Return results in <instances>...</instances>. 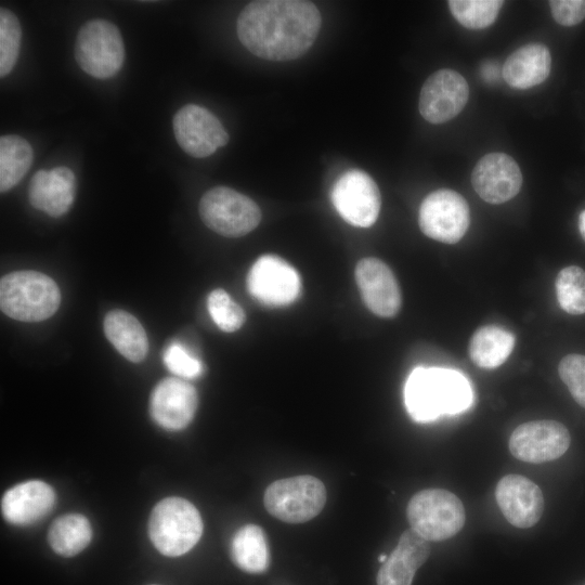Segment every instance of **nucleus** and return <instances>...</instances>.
Masks as SVG:
<instances>
[{
    "label": "nucleus",
    "instance_id": "24",
    "mask_svg": "<svg viewBox=\"0 0 585 585\" xmlns=\"http://www.w3.org/2000/svg\"><path fill=\"white\" fill-rule=\"evenodd\" d=\"M515 341V335L504 327L482 326L474 332L469 341V356L481 368H495L508 359Z\"/></svg>",
    "mask_w": 585,
    "mask_h": 585
},
{
    "label": "nucleus",
    "instance_id": "5",
    "mask_svg": "<svg viewBox=\"0 0 585 585\" xmlns=\"http://www.w3.org/2000/svg\"><path fill=\"white\" fill-rule=\"evenodd\" d=\"M406 516L411 529L428 542L453 537L466 521L461 500L443 489H427L413 495Z\"/></svg>",
    "mask_w": 585,
    "mask_h": 585
},
{
    "label": "nucleus",
    "instance_id": "17",
    "mask_svg": "<svg viewBox=\"0 0 585 585\" xmlns=\"http://www.w3.org/2000/svg\"><path fill=\"white\" fill-rule=\"evenodd\" d=\"M495 498L504 517L516 528L528 529L535 525L544 511L541 489L520 474L503 477L496 485Z\"/></svg>",
    "mask_w": 585,
    "mask_h": 585
},
{
    "label": "nucleus",
    "instance_id": "10",
    "mask_svg": "<svg viewBox=\"0 0 585 585\" xmlns=\"http://www.w3.org/2000/svg\"><path fill=\"white\" fill-rule=\"evenodd\" d=\"M332 200L341 218L358 227H369L379 216V188L372 177L362 170L344 172L334 184Z\"/></svg>",
    "mask_w": 585,
    "mask_h": 585
},
{
    "label": "nucleus",
    "instance_id": "13",
    "mask_svg": "<svg viewBox=\"0 0 585 585\" xmlns=\"http://www.w3.org/2000/svg\"><path fill=\"white\" fill-rule=\"evenodd\" d=\"M172 125L178 144L196 158L210 156L229 141V134L219 119L199 105L187 104L180 108Z\"/></svg>",
    "mask_w": 585,
    "mask_h": 585
},
{
    "label": "nucleus",
    "instance_id": "36",
    "mask_svg": "<svg viewBox=\"0 0 585 585\" xmlns=\"http://www.w3.org/2000/svg\"><path fill=\"white\" fill-rule=\"evenodd\" d=\"M578 230L582 238L585 242V210L580 213L578 217Z\"/></svg>",
    "mask_w": 585,
    "mask_h": 585
},
{
    "label": "nucleus",
    "instance_id": "9",
    "mask_svg": "<svg viewBox=\"0 0 585 585\" xmlns=\"http://www.w3.org/2000/svg\"><path fill=\"white\" fill-rule=\"evenodd\" d=\"M469 222L468 204L453 190L440 188L430 193L419 208L418 223L421 232L441 243L459 242Z\"/></svg>",
    "mask_w": 585,
    "mask_h": 585
},
{
    "label": "nucleus",
    "instance_id": "26",
    "mask_svg": "<svg viewBox=\"0 0 585 585\" xmlns=\"http://www.w3.org/2000/svg\"><path fill=\"white\" fill-rule=\"evenodd\" d=\"M92 538L89 520L80 514H67L54 520L50 526L48 541L60 556L73 557L82 551Z\"/></svg>",
    "mask_w": 585,
    "mask_h": 585
},
{
    "label": "nucleus",
    "instance_id": "29",
    "mask_svg": "<svg viewBox=\"0 0 585 585\" xmlns=\"http://www.w3.org/2000/svg\"><path fill=\"white\" fill-rule=\"evenodd\" d=\"M504 1L500 0H451L448 8L454 18L469 29H483L496 20Z\"/></svg>",
    "mask_w": 585,
    "mask_h": 585
},
{
    "label": "nucleus",
    "instance_id": "31",
    "mask_svg": "<svg viewBox=\"0 0 585 585\" xmlns=\"http://www.w3.org/2000/svg\"><path fill=\"white\" fill-rule=\"evenodd\" d=\"M207 307L212 321L223 332L232 333L239 329L246 320L242 307L221 288L209 294Z\"/></svg>",
    "mask_w": 585,
    "mask_h": 585
},
{
    "label": "nucleus",
    "instance_id": "16",
    "mask_svg": "<svg viewBox=\"0 0 585 585\" xmlns=\"http://www.w3.org/2000/svg\"><path fill=\"white\" fill-rule=\"evenodd\" d=\"M471 183L477 194L486 203L503 204L519 193L522 173L509 155L489 153L474 166Z\"/></svg>",
    "mask_w": 585,
    "mask_h": 585
},
{
    "label": "nucleus",
    "instance_id": "21",
    "mask_svg": "<svg viewBox=\"0 0 585 585\" xmlns=\"http://www.w3.org/2000/svg\"><path fill=\"white\" fill-rule=\"evenodd\" d=\"M430 550L427 540L412 529L404 531L395 548L381 564L377 573V585H411Z\"/></svg>",
    "mask_w": 585,
    "mask_h": 585
},
{
    "label": "nucleus",
    "instance_id": "34",
    "mask_svg": "<svg viewBox=\"0 0 585 585\" xmlns=\"http://www.w3.org/2000/svg\"><path fill=\"white\" fill-rule=\"evenodd\" d=\"M549 6L560 25L574 26L585 18V0H551Z\"/></svg>",
    "mask_w": 585,
    "mask_h": 585
},
{
    "label": "nucleus",
    "instance_id": "19",
    "mask_svg": "<svg viewBox=\"0 0 585 585\" xmlns=\"http://www.w3.org/2000/svg\"><path fill=\"white\" fill-rule=\"evenodd\" d=\"M54 490L40 480H29L11 487L1 500L4 519L15 525L35 523L54 507Z\"/></svg>",
    "mask_w": 585,
    "mask_h": 585
},
{
    "label": "nucleus",
    "instance_id": "25",
    "mask_svg": "<svg viewBox=\"0 0 585 585\" xmlns=\"http://www.w3.org/2000/svg\"><path fill=\"white\" fill-rule=\"evenodd\" d=\"M230 554L234 564L247 573H262L270 564L266 536L256 524H246L235 532Z\"/></svg>",
    "mask_w": 585,
    "mask_h": 585
},
{
    "label": "nucleus",
    "instance_id": "18",
    "mask_svg": "<svg viewBox=\"0 0 585 585\" xmlns=\"http://www.w3.org/2000/svg\"><path fill=\"white\" fill-rule=\"evenodd\" d=\"M197 408L195 388L181 378H165L153 390L150 410L162 428L181 430L193 419Z\"/></svg>",
    "mask_w": 585,
    "mask_h": 585
},
{
    "label": "nucleus",
    "instance_id": "28",
    "mask_svg": "<svg viewBox=\"0 0 585 585\" xmlns=\"http://www.w3.org/2000/svg\"><path fill=\"white\" fill-rule=\"evenodd\" d=\"M555 287L563 311L572 315L585 313V271L582 268H563L556 277Z\"/></svg>",
    "mask_w": 585,
    "mask_h": 585
},
{
    "label": "nucleus",
    "instance_id": "7",
    "mask_svg": "<svg viewBox=\"0 0 585 585\" xmlns=\"http://www.w3.org/2000/svg\"><path fill=\"white\" fill-rule=\"evenodd\" d=\"M198 211L210 230L225 237L244 236L261 220V210L251 198L226 186L207 191L200 198Z\"/></svg>",
    "mask_w": 585,
    "mask_h": 585
},
{
    "label": "nucleus",
    "instance_id": "35",
    "mask_svg": "<svg viewBox=\"0 0 585 585\" xmlns=\"http://www.w3.org/2000/svg\"><path fill=\"white\" fill-rule=\"evenodd\" d=\"M481 75L484 80L486 81H495L499 77V68L498 65L494 62H486L481 67Z\"/></svg>",
    "mask_w": 585,
    "mask_h": 585
},
{
    "label": "nucleus",
    "instance_id": "27",
    "mask_svg": "<svg viewBox=\"0 0 585 585\" xmlns=\"http://www.w3.org/2000/svg\"><path fill=\"white\" fill-rule=\"evenodd\" d=\"M32 162V148L22 136L10 134L0 138V191L15 186L27 173Z\"/></svg>",
    "mask_w": 585,
    "mask_h": 585
},
{
    "label": "nucleus",
    "instance_id": "32",
    "mask_svg": "<svg viewBox=\"0 0 585 585\" xmlns=\"http://www.w3.org/2000/svg\"><path fill=\"white\" fill-rule=\"evenodd\" d=\"M558 373L575 402L585 407V355H566L559 363Z\"/></svg>",
    "mask_w": 585,
    "mask_h": 585
},
{
    "label": "nucleus",
    "instance_id": "11",
    "mask_svg": "<svg viewBox=\"0 0 585 585\" xmlns=\"http://www.w3.org/2000/svg\"><path fill=\"white\" fill-rule=\"evenodd\" d=\"M249 294L270 307L294 302L300 295L301 280L292 265L275 255L261 256L247 275Z\"/></svg>",
    "mask_w": 585,
    "mask_h": 585
},
{
    "label": "nucleus",
    "instance_id": "4",
    "mask_svg": "<svg viewBox=\"0 0 585 585\" xmlns=\"http://www.w3.org/2000/svg\"><path fill=\"white\" fill-rule=\"evenodd\" d=\"M203 534V520L197 508L182 497H167L153 509L148 535L156 549L168 557L191 550Z\"/></svg>",
    "mask_w": 585,
    "mask_h": 585
},
{
    "label": "nucleus",
    "instance_id": "33",
    "mask_svg": "<svg viewBox=\"0 0 585 585\" xmlns=\"http://www.w3.org/2000/svg\"><path fill=\"white\" fill-rule=\"evenodd\" d=\"M167 368L174 375L192 379L202 375L203 364L179 341L171 342L162 354Z\"/></svg>",
    "mask_w": 585,
    "mask_h": 585
},
{
    "label": "nucleus",
    "instance_id": "2",
    "mask_svg": "<svg viewBox=\"0 0 585 585\" xmlns=\"http://www.w3.org/2000/svg\"><path fill=\"white\" fill-rule=\"evenodd\" d=\"M404 400L410 416L424 422L467 410L472 401V392L460 373L420 366L406 380Z\"/></svg>",
    "mask_w": 585,
    "mask_h": 585
},
{
    "label": "nucleus",
    "instance_id": "8",
    "mask_svg": "<svg viewBox=\"0 0 585 585\" xmlns=\"http://www.w3.org/2000/svg\"><path fill=\"white\" fill-rule=\"evenodd\" d=\"M326 503L323 482L313 476H296L271 483L264 493V506L275 518L302 523L316 517Z\"/></svg>",
    "mask_w": 585,
    "mask_h": 585
},
{
    "label": "nucleus",
    "instance_id": "15",
    "mask_svg": "<svg viewBox=\"0 0 585 585\" xmlns=\"http://www.w3.org/2000/svg\"><path fill=\"white\" fill-rule=\"evenodd\" d=\"M355 281L366 307L381 317L394 316L402 303L401 290L391 269L377 258L361 259Z\"/></svg>",
    "mask_w": 585,
    "mask_h": 585
},
{
    "label": "nucleus",
    "instance_id": "1",
    "mask_svg": "<svg viewBox=\"0 0 585 585\" xmlns=\"http://www.w3.org/2000/svg\"><path fill=\"white\" fill-rule=\"evenodd\" d=\"M321 24V14L311 1H251L239 13L237 36L260 58L290 61L311 48Z\"/></svg>",
    "mask_w": 585,
    "mask_h": 585
},
{
    "label": "nucleus",
    "instance_id": "6",
    "mask_svg": "<svg viewBox=\"0 0 585 585\" xmlns=\"http://www.w3.org/2000/svg\"><path fill=\"white\" fill-rule=\"evenodd\" d=\"M75 58L80 68L94 78L115 76L125 60V46L119 29L104 20L87 22L76 38Z\"/></svg>",
    "mask_w": 585,
    "mask_h": 585
},
{
    "label": "nucleus",
    "instance_id": "20",
    "mask_svg": "<svg viewBox=\"0 0 585 585\" xmlns=\"http://www.w3.org/2000/svg\"><path fill=\"white\" fill-rule=\"evenodd\" d=\"M76 194V178L67 167H57L50 171H37L29 183L30 205L51 217L65 214L72 207Z\"/></svg>",
    "mask_w": 585,
    "mask_h": 585
},
{
    "label": "nucleus",
    "instance_id": "30",
    "mask_svg": "<svg viewBox=\"0 0 585 585\" xmlns=\"http://www.w3.org/2000/svg\"><path fill=\"white\" fill-rule=\"evenodd\" d=\"M22 29L14 13L0 9V76H6L14 67L20 53Z\"/></svg>",
    "mask_w": 585,
    "mask_h": 585
},
{
    "label": "nucleus",
    "instance_id": "3",
    "mask_svg": "<svg viewBox=\"0 0 585 585\" xmlns=\"http://www.w3.org/2000/svg\"><path fill=\"white\" fill-rule=\"evenodd\" d=\"M61 304L57 284L37 271H15L1 277L0 307L4 314L22 322L51 317Z\"/></svg>",
    "mask_w": 585,
    "mask_h": 585
},
{
    "label": "nucleus",
    "instance_id": "14",
    "mask_svg": "<svg viewBox=\"0 0 585 585\" xmlns=\"http://www.w3.org/2000/svg\"><path fill=\"white\" fill-rule=\"evenodd\" d=\"M468 96V83L459 73L440 69L430 75L421 87L419 113L431 123H443L463 110Z\"/></svg>",
    "mask_w": 585,
    "mask_h": 585
},
{
    "label": "nucleus",
    "instance_id": "12",
    "mask_svg": "<svg viewBox=\"0 0 585 585\" xmlns=\"http://www.w3.org/2000/svg\"><path fill=\"white\" fill-rule=\"evenodd\" d=\"M570 442V433L561 422L534 420L514 430L509 439V451L519 460L542 464L562 456Z\"/></svg>",
    "mask_w": 585,
    "mask_h": 585
},
{
    "label": "nucleus",
    "instance_id": "38",
    "mask_svg": "<svg viewBox=\"0 0 585 585\" xmlns=\"http://www.w3.org/2000/svg\"><path fill=\"white\" fill-rule=\"evenodd\" d=\"M152 585H157V584H152Z\"/></svg>",
    "mask_w": 585,
    "mask_h": 585
},
{
    "label": "nucleus",
    "instance_id": "37",
    "mask_svg": "<svg viewBox=\"0 0 585 585\" xmlns=\"http://www.w3.org/2000/svg\"><path fill=\"white\" fill-rule=\"evenodd\" d=\"M387 558H388V556L385 555V554H382V555L379 556L378 559H379V561H380L381 563H384V562L387 560Z\"/></svg>",
    "mask_w": 585,
    "mask_h": 585
},
{
    "label": "nucleus",
    "instance_id": "23",
    "mask_svg": "<svg viewBox=\"0 0 585 585\" xmlns=\"http://www.w3.org/2000/svg\"><path fill=\"white\" fill-rule=\"evenodd\" d=\"M104 333L116 350L131 362L142 361L148 351V339L141 323L132 314L113 310L104 318Z\"/></svg>",
    "mask_w": 585,
    "mask_h": 585
},
{
    "label": "nucleus",
    "instance_id": "22",
    "mask_svg": "<svg viewBox=\"0 0 585 585\" xmlns=\"http://www.w3.org/2000/svg\"><path fill=\"white\" fill-rule=\"evenodd\" d=\"M551 56L542 43H529L514 51L505 61L502 75L516 89H529L542 83L549 75Z\"/></svg>",
    "mask_w": 585,
    "mask_h": 585
}]
</instances>
